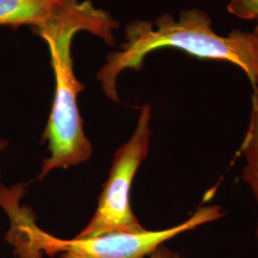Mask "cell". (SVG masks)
Wrapping results in <instances>:
<instances>
[{"label": "cell", "instance_id": "1", "mask_svg": "<svg viewBox=\"0 0 258 258\" xmlns=\"http://www.w3.org/2000/svg\"><path fill=\"white\" fill-rule=\"evenodd\" d=\"M119 21L95 7L90 0H69L33 28L48 47L55 78V93L41 143L50 156L43 160L38 180L56 168H69L90 160L93 148L83 130L78 97L85 89L75 74L72 44L80 32H88L109 46L115 43Z\"/></svg>", "mask_w": 258, "mask_h": 258}, {"label": "cell", "instance_id": "2", "mask_svg": "<svg viewBox=\"0 0 258 258\" xmlns=\"http://www.w3.org/2000/svg\"><path fill=\"white\" fill-rule=\"evenodd\" d=\"M212 24L210 16L198 9L184 10L177 19L164 14L154 21H131L125 27L124 42L107 55L96 79L108 99L120 102L117 80L121 72L139 71L149 54L174 48L199 58L236 65L253 86L258 83V37L241 30L219 36Z\"/></svg>", "mask_w": 258, "mask_h": 258}, {"label": "cell", "instance_id": "3", "mask_svg": "<svg viewBox=\"0 0 258 258\" xmlns=\"http://www.w3.org/2000/svg\"><path fill=\"white\" fill-rule=\"evenodd\" d=\"M19 203V200H11L3 209L10 220L5 239L14 247L18 258H43L42 253L50 256L58 253L59 258H146L166 241L225 215L220 206L201 207L187 220L166 230L112 232L93 238L64 240L41 231L34 215Z\"/></svg>", "mask_w": 258, "mask_h": 258}, {"label": "cell", "instance_id": "4", "mask_svg": "<svg viewBox=\"0 0 258 258\" xmlns=\"http://www.w3.org/2000/svg\"><path fill=\"white\" fill-rule=\"evenodd\" d=\"M151 106L141 108L137 127L115 153L109 176L102 184L96 212L76 238H93L112 232L146 230L130 206V190L139 166L147 158L150 142Z\"/></svg>", "mask_w": 258, "mask_h": 258}, {"label": "cell", "instance_id": "5", "mask_svg": "<svg viewBox=\"0 0 258 258\" xmlns=\"http://www.w3.org/2000/svg\"><path fill=\"white\" fill-rule=\"evenodd\" d=\"M69 0H0V26L35 28Z\"/></svg>", "mask_w": 258, "mask_h": 258}, {"label": "cell", "instance_id": "6", "mask_svg": "<svg viewBox=\"0 0 258 258\" xmlns=\"http://www.w3.org/2000/svg\"><path fill=\"white\" fill-rule=\"evenodd\" d=\"M252 88L250 120L241 151L246 160V166L243 168V179L249 184L258 203V83ZM256 238L258 241V226Z\"/></svg>", "mask_w": 258, "mask_h": 258}, {"label": "cell", "instance_id": "7", "mask_svg": "<svg viewBox=\"0 0 258 258\" xmlns=\"http://www.w3.org/2000/svg\"><path fill=\"white\" fill-rule=\"evenodd\" d=\"M227 9L239 19L258 22V0H231Z\"/></svg>", "mask_w": 258, "mask_h": 258}, {"label": "cell", "instance_id": "8", "mask_svg": "<svg viewBox=\"0 0 258 258\" xmlns=\"http://www.w3.org/2000/svg\"><path fill=\"white\" fill-rule=\"evenodd\" d=\"M173 256H174V253L170 249H167L164 244L146 258H173Z\"/></svg>", "mask_w": 258, "mask_h": 258}, {"label": "cell", "instance_id": "9", "mask_svg": "<svg viewBox=\"0 0 258 258\" xmlns=\"http://www.w3.org/2000/svg\"><path fill=\"white\" fill-rule=\"evenodd\" d=\"M8 146H9V143H8L7 140L0 138V154H1L6 148H8Z\"/></svg>", "mask_w": 258, "mask_h": 258}, {"label": "cell", "instance_id": "10", "mask_svg": "<svg viewBox=\"0 0 258 258\" xmlns=\"http://www.w3.org/2000/svg\"><path fill=\"white\" fill-rule=\"evenodd\" d=\"M253 34H254V35H255V36L258 37V22L257 25H256V27H255L254 31H253Z\"/></svg>", "mask_w": 258, "mask_h": 258}, {"label": "cell", "instance_id": "11", "mask_svg": "<svg viewBox=\"0 0 258 258\" xmlns=\"http://www.w3.org/2000/svg\"><path fill=\"white\" fill-rule=\"evenodd\" d=\"M173 258H184L182 257V256H180L179 254H177V253H174V256H173Z\"/></svg>", "mask_w": 258, "mask_h": 258}]
</instances>
